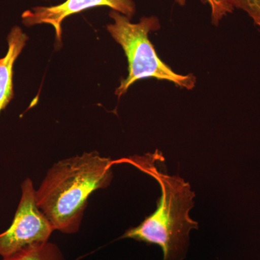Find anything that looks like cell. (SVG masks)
I'll return each instance as SVG.
<instances>
[{"label":"cell","instance_id":"52a82bcc","mask_svg":"<svg viewBox=\"0 0 260 260\" xmlns=\"http://www.w3.org/2000/svg\"><path fill=\"white\" fill-rule=\"evenodd\" d=\"M3 260H65L59 246L45 242L27 246Z\"/></svg>","mask_w":260,"mask_h":260},{"label":"cell","instance_id":"7a4b0ae2","mask_svg":"<svg viewBox=\"0 0 260 260\" xmlns=\"http://www.w3.org/2000/svg\"><path fill=\"white\" fill-rule=\"evenodd\" d=\"M158 181L161 196L157 209L138 226L128 229L122 239H133L161 248L164 260H181L184 256L189 234L198 228L189 216L195 194L189 183L179 177L151 171Z\"/></svg>","mask_w":260,"mask_h":260},{"label":"cell","instance_id":"ba28073f","mask_svg":"<svg viewBox=\"0 0 260 260\" xmlns=\"http://www.w3.org/2000/svg\"><path fill=\"white\" fill-rule=\"evenodd\" d=\"M235 9L242 10L249 15L260 30V0H228Z\"/></svg>","mask_w":260,"mask_h":260},{"label":"cell","instance_id":"277c9868","mask_svg":"<svg viewBox=\"0 0 260 260\" xmlns=\"http://www.w3.org/2000/svg\"><path fill=\"white\" fill-rule=\"evenodd\" d=\"M37 189L31 179L27 178L21 184V198L13 223L0 234V256L11 255L27 246L49 242L54 232L37 205Z\"/></svg>","mask_w":260,"mask_h":260},{"label":"cell","instance_id":"3957f363","mask_svg":"<svg viewBox=\"0 0 260 260\" xmlns=\"http://www.w3.org/2000/svg\"><path fill=\"white\" fill-rule=\"evenodd\" d=\"M114 23L107 25L108 31L122 47L127 58V78L121 80L115 94L121 97L135 82L148 78L167 80L178 87L192 90L196 85V77L174 73L159 58L153 44L149 39V34L160 28L156 16L143 17L139 23H132L125 15L115 10L109 12Z\"/></svg>","mask_w":260,"mask_h":260},{"label":"cell","instance_id":"30bf717a","mask_svg":"<svg viewBox=\"0 0 260 260\" xmlns=\"http://www.w3.org/2000/svg\"><path fill=\"white\" fill-rule=\"evenodd\" d=\"M174 1L178 5H180V6H184L186 3V0H174Z\"/></svg>","mask_w":260,"mask_h":260},{"label":"cell","instance_id":"9c48e42d","mask_svg":"<svg viewBox=\"0 0 260 260\" xmlns=\"http://www.w3.org/2000/svg\"><path fill=\"white\" fill-rule=\"evenodd\" d=\"M203 4L208 5L211 10V20L213 25H218L220 20L229 13H233L234 8L228 0H201Z\"/></svg>","mask_w":260,"mask_h":260},{"label":"cell","instance_id":"5b68a950","mask_svg":"<svg viewBox=\"0 0 260 260\" xmlns=\"http://www.w3.org/2000/svg\"><path fill=\"white\" fill-rule=\"evenodd\" d=\"M95 7H108L125 15L131 20L136 12L133 0H66L61 4L54 6H38L25 10L21 15L22 23L27 27L48 24L55 30L56 39L61 41V24L63 21L76 13Z\"/></svg>","mask_w":260,"mask_h":260},{"label":"cell","instance_id":"8992f818","mask_svg":"<svg viewBox=\"0 0 260 260\" xmlns=\"http://www.w3.org/2000/svg\"><path fill=\"white\" fill-rule=\"evenodd\" d=\"M28 40V36L18 25L13 26L7 37L8 51L0 58V114L14 97L13 67Z\"/></svg>","mask_w":260,"mask_h":260},{"label":"cell","instance_id":"6da1fadb","mask_svg":"<svg viewBox=\"0 0 260 260\" xmlns=\"http://www.w3.org/2000/svg\"><path fill=\"white\" fill-rule=\"evenodd\" d=\"M112 164L111 158L93 151L59 160L49 169L36 194L54 230L67 234L79 231L90 195L112 182Z\"/></svg>","mask_w":260,"mask_h":260}]
</instances>
